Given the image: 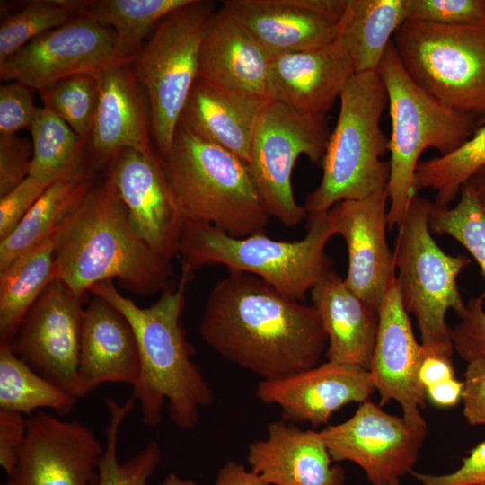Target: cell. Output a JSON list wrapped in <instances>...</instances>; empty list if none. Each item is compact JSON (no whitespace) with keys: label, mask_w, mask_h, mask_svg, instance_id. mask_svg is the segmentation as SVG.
I'll list each match as a JSON object with an SVG mask.
<instances>
[{"label":"cell","mask_w":485,"mask_h":485,"mask_svg":"<svg viewBox=\"0 0 485 485\" xmlns=\"http://www.w3.org/2000/svg\"><path fill=\"white\" fill-rule=\"evenodd\" d=\"M203 340L236 366L276 379L313 367L328 345L313 305L261 278L229 270L211 290L199 323Z\"/></svg>","instance_id":"cell-1"},{"label":"cell","mask_w":485,"mask_h":485,"mask_svg":"<svg viewBox=\"0 0 485 485\" xmlns=\"http://www.w3.org/2000/svg\"><path fill=\"white\" fill-rule=\"evenodd\" d=\"M54 240L55 277L81 297L107 280L136 295H154L172 274L170 261L135 231L106 176L93 182Z\"/></svg>","instance_id":"cell-2"},{"label":"cell","mask_w":485,"mask_h":485,"mask_svg":"<svg viewBox=\"0 0 485 485\" xmlns=\"http://www.w3.org/2000/svg\"><path fill=\"white\" fill-rule=\"evenodd\" d=\"M192 276L193 271L181 265L177 287L164 291L148 307H140L124 296L113 280L98 283L89 290L121 313L134 331L140 373L132 396L139 404L144 424L149 427L160 423L167 404L174 425L190 429L198 421L199 409L214 400L208 384L191 359L181 324L186 287Z\"/></svg>","instance_id":"cell-3"},{"label":"cell","mask_w":485,"mask_h":485,"mask_svg":"<svg viewBox=\"0 0 485 485\" xmlns=\"http://www.w3.org/2000/svg\"><path fill=\"white\" fill-rule=\"evenodd\" d=\"M306 218L305 235L293 242L274 240L264 233L237 238L209 224L184 220L181 264L193 272L205 265H224L229 270L252 274L283 295L303 302L331 270V260L325 246L337 234L334 207L308 214Z\"/></svg>","instance_id":"cell-4"},{"label":"cell","mask_w":485,"mask_h":485,"mask_svg":"<svg viewBox=\"0 0 485 485\" xmlns=\"http://www.w3.org/2000/svg\"><path fill=\"white\" fill-rule=\"evenodd\" d=\"M162 158L184 220L209 224L237 238L265 232L269 213L238 156L178 125Z\"/></svg>","instance_id":"cell-5"},{"label":"cell","mask_w":485,"mask_h":485,"mask_svg":"<svg viewBox=\"0 0 485 485\" xmlns=\"http://www.w3.org/2000/svg\"><path fill=\"white\" fill-rule=\"evenodd\" d=\"M339 99L322 177L304 204L307 215L326 212L343 200L366 198L388 184L390 163L381 159L388 139L380 126L388 96L378 72L354 74Z\"/></svg>","instance_id":"cell-6"},{"label":"cell","mask_w":485,"mask_h":485,"mask_svg":"<svg viewBox=\"0 0 485 485\" xmlns=\"http://www.w3.org/2000/svg\"><path fill=\"white\" fill-rule=\"evenodd\" d=\"M386 89L392 132L388 226L399 225L417 196L415 174L428 148L448 154L477 130L476 117L445 107L424 92L401 65L392 41L377 70Z\"/></svg>","instance_id":"cell-7"},{"label":"cell","mask_w":485,"mask_h":485,"mask_svg":"<svg viewBox=\"0 0 485 485\" xmlns=\"http://www.w3.org/2000/svg\"><path fill=\"white\" fill-rule=\"evenodd\" d=\"M432 203L416 196L398 225L393 251L402 304L418 323L421 344L453 357V329L447 311L460 316L466 306L457 277L471 263L465 255L446 254L434 240L428 219Z\"/></svg>","instance_id":"cell-8"},{"label":"cell","mask_w":485,"mask_h":485,"mask_svg":"<svg viewBox=\"0 0 485 485\" xmlns=\"http://www.w3.org/2000/svg\"><path fill=\"white\" fill-rule=\"evenodd\" d=\"M392 42L405 71L428 95L455 111L485 115V22L407 21Z\"/></svg>","instance_id":"cell-9"},{"label":"cell","mask_w":485,"mask_h":485,"mask_svg":"<svg viewBox=\"0 0 485 485\" xmlns=\"http://www.w3.org/2000/svg\"><path fill=\"white\" fill-rule=\"evenodd\" d=\"M216 9L206 0L176 9L156 25L132 64L149 101L152 137L161 156L171 148L198 78L202 38Z\"/></svg>","instance_id":"cell-10"},{"label":"cell","mask_w":485,"mask_h":485,"mask_svg":"<svg viewBox=\"0 0 485 485\" xmlns=\"http://www.w3.org/2000/svg\"><path fill=\"white\" fill-rule=\"evenodd\" d=\"M330 133L324 120L269 101L256 126L247 166L270 216L286 226H295L307 217L294 196L292 174L297 158L304 154L313 163H322Z\"/></svg>","instance_id":"cell-11"},{"label":"cell","mask_w":485,"mask_h":485,"mask_svg":"<svg viewBox=\"0 0 485 485\" xmlns=\"http://www.w3.org/2000/svg\"><path fill=\"white\" fill-rule=\"evenodd\" d=\"M137 57L111 28L76 16L0 62V78L20 82L39 92L71 75H97L110 67L133 64Z\"/></svg>","instance_id":"cell-12"},{"label":"cell","mask_w":485,"mask_h":485,"mask_svg":"<svg viewBox=\"0 0 485 485\" xmlns=\"http://www.w3.org/2000/svg\"><path fill=\"white\" fill-rule=\"evenodd\" d=\"M319 432L333 461L356 463L372 485H391L412 472L427 424L410 425L367 400L348 419Z\"/></svg>","instance_id":"cell-13"},{"label":"cell","mask_w":485,"mask_h":485,"mask_svg":"<svg viewBox=\"0 0 485 485\" xmlns=\"http://www.w3.org/2000/svg\"><path fill=\"white\" fill-rule=\"evenodd\" d=\"M103 451L86 425L39 410L27 417L15 466L2 485H98Z\"/></svg>","instance_id":"cell-14"},{"label":"cell","mask_w":485,"mask_h":485,"mask_svg":"<svg viewBox=\"0 0 485 485\" xmlns=\"http://www.w3.org/2000/svg\"><path fill=\"white\" fill-rule=\"evenodd\" d=\"M84 297L55 278L31 307L10 343L34 371L74 396Z\"/></svg>","instance_id":"cell-15"},{"label":"cell","mask_w":485,"mask_h":485,"mask_svg":"<svg viewBox=\"0 0 485 485\" xmlns=\"http://www.w3.org/2000/svg\"><path fill=\"white\" fill-rule=\"evenodd\" d=\"M135 231L171 261L179 255L184 218L166 178L163 158L152 150L125 149L105 168Z\"/></svg>","instance_id":"cell-16"},{"label":"cell","mask_w":485,"mask_h":485,"mask_svg":"<svg viewBox=\"0 0 485 485\" xmlns=\"http://www.w3.org/2000/svg\"><path fill=\"white\" fill-rule=\"evenodd\" d=\"M421 343L415 339L411 322L399 291L396 272L389 280L378 310V329L369 372L380 404L399 403L410 425H426L420 409L426 390L418 379Z\"/></svg>","instance_id":"cell-17"},{"label":"cell","mask_w":485,"mask_h":485,"mask_svg":"<svg viewBox=\"0 0 485 485\" xmlns=\"http://www.w3.org/2000/svg\"><path fill=\"white\" fill-rule=\"evenodd\" d=\"M221 5L275 56L333 43L347 0H225Z\"/></svg>","instance_id":"cell-18"},{"label":"cell","mask_w":485,"mask_h":485,"mask_svg":"<svg viewBox=\"0 0 485 485\" xmlns=\"http://www.w3.org/2000/svg\"><path fill=\"white\" fill-rule=\"evenodd\" d=\"M375 390L369 370L328 360L284 377L261 380L256 395L266 404L278 406L282 420L318 427L345 405L369 400Z\"/></svg>","instance_id":"cell-19"},{"label":"cell","mask_w":485,"mask_h":485,"mask_svg":"<svg viewBox=\"0 0 485 485\" xmlns=\"http://www.w3.org/2000/svg\"><path fill=\"white\" fill-rule=\"evenodd\" d=\"M386 189L334 206L337 234L348 250L344 281L369 307L378 312L386 287L395 274L393 252L386 239Z\"/></svg>","instance_id":"cell-20"},{"label":"cell","mask_w":485,"mask_h":485,"mask_svg":"<svg viewBox=\"0 0 485 485\" xmlns=\"http://www.w3.org/2000/svg\"><path fill=\"white\" fill-rule=\"evenodd\" d=\"M96 76L99 99L88 146L98 170L125 149L153 148L149 101L132 64L110 67Z\"/></svg>","instance_id":"cell-21"},{"label":"cell","mask_w":485,"mask_h":485,"mask_svg":"<svg viewBox=\"0 0 485 485\" xmlns=\"http://www.w3.org/2000/svg\"><path fill=\"white\" fill-rule=\"evenodd\" d=\"M354 74L337 40L314 50L275 55L268 67L267 97L324 120Z\"/></svg>","instance_id":"cell-22"},{"label":"cell","mask_w":485,"mask_h":485,"mask_svg":"<svg viewBox=\"0 0 485 485\" xmlns=\"http://www.w3.org/2000/svg\"><path fill=\"white\" fill-rule=\"evenodd\" d=\"M140 357L128 320L104 299L93 295L84 307L74 396L82 398L102 384H137Z\"/></svg>","instance_id":"cell-23"},{"label":"cell","mask_w":485,"mask_h":485,"mask_svg":"<svg viewBox=\"0 0 485 485\" xmlns=\"http://www.w3.org/2000/svg\"><path fill=\"white\" fill-rule=\"evenodd\" d=\"M251 470L269 485H342L344 471L332 465L319 431L284 420L269 423L268 436L248 446Z\"/></svg>","instance_id":"cell-24"},{"label":"cell","mask_w":485,"mask_h":485,"mask_svg":"<svg viewBox=\"0 0 485 485\" xmlns=\"http://www.w3.org/2000/svg\"><path fill=\"white\" fill-rule=\"evenodd\" d=\"M271 57L221 5L210 15L204 31L197 79L268 99Z\"/></svg>","instance_id":"cell-25"},{"label":"cell","mask_w":485,"mask_h":485,"mask_svg":"<svg viewBox=\"0 0 485 485\" xmlns=\"http://www.w3.org/2000/svg\"><path fill=\"white\" fill-rule=\"evenodd\" d=\"M269 101L264 97L197 79L179 125L199 138L228 150L247 164L256 126Z\"/></svg>","instance_id":"cell-26"},{"label":"cell","mask_w":485,"mask_h":485,"mask_svg":"<svg viewBox=\"0 0 485 485\" xmlns=\"http://www.w3.org/2000/svg\"><path fill=\"white\" fill-rule=\"evenodd\" d=\"M311 300L328 338V360L369 370L375 348L378 312L330 270L312 288Z\"/></svg>","instance_id":"cell-27"},{"label":"cell","mask_w":485,"mask_h":485,"mask_svg":"<svg viewBox=\"0 0 485 485\" xmlns=\"http://www.w3.org/2000/svg\"><path fill=\"white\" fill-rule=\"evenodd\" d=\"M408 0H348L336 40L355 74L377 72L397 30L407 21Z\"/></svg>","instance_id":"cell-28"},{"label":"cell","mask_w":485,"mask_h":485,"mask_svg":"<svg viewBox=\"0 0 485 485\" xmlns=\"http://www.w3.org/2000/svg\"><path fill=\"white\" fill-rule=\"evenodd\" d=\"M88 166L49 184L20 224L0 240V270L21 254L54 237L95 181Z\"/></svg>","instance_id":"cell-29"},{"label":"cell","mask_w":485,"mask_h":485,"mask_svg":"<svg viewBox=\"0 0 485 485\" xmlns=\"http://www.w3.org/2000/svg\"><path fill=\"white\" fill-rule=\"evenodd\" d=\"M54 237L0 270V343H11L25 315L56 278Z\"/></svg>","instance_id":"cell-30"},{"label":"cell","mask_w":485,"mask_h":485,"mask_svg":"<svg viewBox=\"0 0 485 485\" xmlns=\"http://www.w3.org/2000/svg\"><path fill=\"white\" fill-rule=\"evenodd\" d=\"M30 130L33 151L30 176L40 182L48 186L84 168L94 167L85 154L88 140L52 110L38 107Z\"/></svg>","instance_id":"cell-31"},{"label":"cell","mask_w":485,"mask_h":485,"mask_svg":"<svg viewBox=\"0 0 485 485\" xmlns=\"http://www.w3.org/2000/svg\"><path fill=\"white\" fill-rule=\"evenodd\" d=\"M76 398L34 371L12 349L0 343V410L30 417L39 410L68 414Z\"/></svg>","instance_id":"cell-32"},{"label":"cell","mask_w":485,"mask_h":485,"mask_svg":"<svg viewBox=\"0 0 485 485\" xmlns=\"http://www.w3.org/2000/svg\"><path fill=\"white\" fill-rule=\"evenodd\" d=\"M190 0H74L75 16L111 28L138 55L147 35L168 14Z\"/></svg>","instance_id":"cell-33"},{"label":"cell","mask_w":485,"mask_h":485,"mask_svg":"<svg viewBox=\"0 0 485 485\" xmlns=\"http://www.w3.org/2000/svg\"><path fill=\"white\" fill-rule=\"evenodd\" d=\"M136 404L132 395L123 403L111 398L106 400L109 422L105 428L104 451L98 467V485H148L150 478L162 462L163 453L156 440L149 442L128 460L122 463L119 461L120 428Z\"/></svg>","instance_id":"cell-34"},{"label":"cell","mask_w":485,"mask_h":485,"mask_svg":"<svg viewBox=\"0 0 485 485\" xmlns=\"http://www.w3.org/2000/svg\"><path fill=\"white\" fill-rule=\"evenodd\" d=\"M485 164V123L454 152L419 162L415 174L417 190L436 191V207H449L470 177Z\"/></svg>","instance_id":"cell-35"},{"label":"cell","mask_w":485,"mask_h":485,"mask_svg":"<svg viewBox=\"0 0 485 485\" xmlns=\"http://www.w3.org/2000/svg\"><path fill=\"white\" fill-rule=\"evenodd\" d=\"M75 16L74 0L26 1L0 25V62L38 36L64 25Z\"/></svg>","instance_id":"cell-36"},{"label":"cell","mask_w":485,"mask_h":485,"mask_svg":"<svg viewBox=\"0 0 485 485\" xmlns=\"http://www.w3.org/2000/svg\"><path fill=\"white\" fill-rule=\"evenodd\" d=\"M45 107L58 115L78 136L89 139L99 99L96 75L60 79L39 91Z\"/></svg>","instance_id":"cell-37"},{"label":"cell","mask_w":485,"mask_h":485,"mask_svg":"<svg viewBox=\"0 0 485 485\" xmlns=\"http://www.w3.org/2000/svg\"><path fill=\"white\" fill-rule=\"evenodd\" d=\"M428 225L432 233L447 234L461 243L476 260L485 280V212L466 186L455 206L432 203ZM481 296L485 298V289Z\"/></svg>","instance_id":"cell-38"},{"label":"cell","mask_w":485,"mask_h":485,"mask_svg":"<svg viewBox=\"0 0 485 485\" xmlns=\"http://www.w3.org/2000/svg\"><path fill=\"white\" fill-rule=\"evenodd\" d=\"M407 21L443 25L484 22L485 0H408Z\"/></svg>","instance_id":"cell-39"},{"label":"cell","mask_w":485,"mask_h":485,"mask_svg":"<svg viewBox=\"0 0 485 485\" xmlns=\"http://www.w3.org/2000/svg\"><path fill=\"white\" fill-rule=\"evenodd\" d=\"M484 298H471L466 303L460 322L453 329L454 351L466 362L485 357V309Z\"/></svg>","instance_id":"cell-40"},{"label":"cell","mask_w":485,"mask_h":485,"mask_svg":"<svg viewBox=\"0 0 485 485\" xmlns=\"http://www.w3.org/2000/svg\"><path fill=\"white\" fill-rule=\"evenodd\" d=\"M32 92V89L17 81L1 84L0 135L30 129L38 108L33 102Z\"/></svg>","instance_id":"cell-41"},{"label":"cell","mask_w":485,"mask_h":485,"mask_svg":"<svg viewBox=\"0 0 485 485\" xmlns=\"http://www.w3.org/2000/svg\"><path fill=\"white\" fill-rule=\"evenodd\" d=\"M32 152L31 141L16 134L0 135V197L30 175Z\"/></svg>","instance_id":"cell-42"},{"label":"cell","mask_w":485,"mask_h":485,"mask_svg":"<svg viewBox=\"0 0 485 485\" xmlns=\"http://www.w3.org/2000/svg\"><path fill=\"white\" fill-rule=\"evenodd\" d=\"M47 187L29 175L11 191L0 197V240L14 230Z\"/></svg>","instance_id":"cell-43"},{"label":"cell","mask_w":485,"mask_h":485,"mask_svg":"<svg viewBox=\"0 0 485 485\" xmlns=\"http://www.w3.org/2000/svg\"><path fill=\"white\" fill-rule=\"evenodd\" d=\"M411 472L420 485H485V440L474 446L454 472L444 474Z\"/></svg>","instance_id":"cell-44"},{"label":"cell","mask_w":485,"mask_h":485,"mask_svg":"<svg viewBox=\"0 0 485 485\" xmlns=\"http://www.w3.org/2000/svg\"><path fill=\"white\" fill-rule=\"evenodd\" d=\"M467 363L463 374V414L470 425L485 426V357Z\"/></svg>","instance_id":"cell-45"},{"label":"cell","mask_w":485,"mask_h":485,"mask_svg":"<svg viewBox=\"0 0 485 485\" xmlns=\"http://www.w3.org/2000/svg\"><path fill=\"white\" fill-rule=\"evenodd\" d=\"M26 432V416L0 410V464L7 476L15 466Z\"/></svg>","instance_id":"cell-46"},{"label":"cell","mask_w":485,"mask_h":485,"mask_svg":"<svg viewBox=\"0 0 485 485\" xmlns=\"http://www.w3.org/2000/svg\"><path fill=\"white\" fill-rule=\"evenodd\" d=\"M454 373L451 356L435 351L421 344L418 379L425 390L440 382L454 378Z\"/></svg>","instance_id":"cell-47"},{"label":"cell","mask_w":485,"mask_h":485,"mask_svg":"<svg viewBox=\"0 0 485 485\" xmlns=\"http://www.w3.org/2000/svg\"><path fill=\"white\" fill-rule=\"evenodd\" d=\"M463 392V382L454 377L428 387L426 395L435 406L450 408L462 400Z\"/></svg>","instance_id":"cell-48"},{"label":"cell","mask_w":485,"mask_h":485,"mask_svg":"<svg viewBox=\"0 0 485 485\" xmlns=\"http://www.w3.org/2000/svg\"><path fill=\"white\" fill-rule=\"evenodd\" d=\"M216 485H269L259 474L230 461L220 470Z\"/></svg>","instance_id":"cell-49"},{"label":"cell","mask_w":485,"mask_h":485,"mask_svg":"<svg viewBox=\"0 0 485 485\" xmlns=\"http://www.w3.org/2000/svg\"><path fill=\"white\" fill-rule=\"evenodd\" d=\"M464 186L472 192L485 212V164L470 177Z\"/></svg>","instance_id":"cell-50"},{"label":"cell","mask_w":485,"mask_h":485,"mask_svg":"<svg viewBox=\"0 0 485 485\" xmlns=\"http://www.w3.org/2000/svg\"><path fill=\"white\" fill-rule=\"evenodd\" d=\"M160 485H197L191 480H184L175 473L169 474Z\"/></svg>","instance_id":"cell-51"},{"label":"cell","mask_w":485,"mask_h":485,"mask_svg":"<svg viewBox=\"0 0 485 485\" xmlns=\"http://www.w3.org/2000/svg\"><path fill=\"white\" fill-rule=\"evenodd\" d=\"M391 485H401L400 481H395Z\"/></svg>","instance_id":"cell-52"}]
</instances>
